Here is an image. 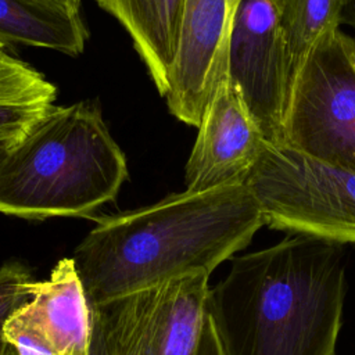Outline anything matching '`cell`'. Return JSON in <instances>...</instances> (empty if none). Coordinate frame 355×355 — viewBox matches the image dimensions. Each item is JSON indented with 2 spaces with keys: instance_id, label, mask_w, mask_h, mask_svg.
Returning a JSON list of instances; mask_svg holds the SVG:
<instances>
[{
  "instance_id": "ffe728a7",
  "label": "cell",
  "mask_w": 355,
  "mask_h": 355,
  "mask_svg": "<svg viewBox=\"0 0 355 355\" xmlns=\"http://www.w3.org/2000/svg\"><path fill=\"white\" fill-rule=\"evenodd\" d=\"M4 151H6V150H1V148H0V157H1V154H3Z\"/></svg>"
},
{
  "instance_id": "9a60e30c",
  "label": "cell",
  "mask_w": 355,
  "mask_h": 355,
  "mask_svg": "<svg viewBox=\"0 0 355 355\" xmlns=\"http://www.w3.org/2000/svg\"><path fill=\"white\" fill-rule=\"evenodd\" d=\"M35 283L31 270L18 261L7 262L0 268V355L6 348L4 324L11 313L32 297Z\"/></svg>"
},
{
  "instance_id": "9c48e42d",
  "label": "cell",
  "mask_w": 355,
  "mask_h": 355,
  "mask_svg": "<svg viewBox=\"0 0 355 355\" xmlns=\"http://www.w3.org/2000/svg\"><path fill=\"white\" fill-rule=\"evenodd\" d=\"M184 166L186 190L244 184L265 139L227 73L215 87Z\"/></svg>"
},
{
  "instance_id": "2e32d148",
  "label": "cell",
  "mask_w": 355,
  "mask_h": 355,
  "mask_svg": "<svg viewBox=\"0 0 355 355\" xmlns=\"http://www.w3.org/2000/svg\"><path fill=\"white\" fill-rule=\"evenodd\" d=\"M196 355H222L219 341L208 313L205 318V323L202 327V333H201V338H200V344Z\"/></svg>"
},
{
  "instance_id": "e0dca14e",
  "label": "cell",
  "mask_w": 355,
  "mask_h": 355,
  "mask_svg": "<svg viewBox=\"0 0 355 355\" xmlns=\"http://www.w3.org/2000/svg\"><path fill=\"white\" fill-rule=\"evenodd\" d=\"M341 24H347L355 28V0H345Z\"/></svg>"
},
{
  "instance_id": "7c38bea8",
  "label": "cell",
  "mask_w": 355,
  "mask_h": 355,
  "mask_svg": "<svg viewBox=\"0 0 355 355\" xmlns=\"http://www.w3.org/2000/svg\"><path fill=\"white\" fill-rule=\"evenodd\" d=\"M87 39L79 8L54 0H0V43L7 47L21 44L76 57Z\"/></svg>"
},
{
  "instance_id": "ac0fdd59",
  "label": "cell",
  "mask_w": 355,
  "mask_h": 355,
  "mask_svg": "<svg viewBox=\"0 0 355 355\" xmlns=\"http://www.w3.org/2000/svg\"><path fill=\"white\" fill-rule=\"evenodd\" d=\"M3 355H24V354H22L17 347H14V345L6 343V348H4Z\"/></svg>"
},
{
  "instance_id": "30bf717a",
  "label": "cell",
  "mask_w": 355,
  "mask_h": 355,
  "mask_svg": "<svg viewBox=\"0 0 355 355\" xmlns=\"http://www.w3.org/2000/svg\"><path fill=\"white\" fill-rule=\"evenodd\" d=\"M89 304L73 259H60L4 324V341L24 355H89Z\"/></svg>"
},
{
  "instance_id": "4fadbf2b",
  "label": "cell",
  "mask_w": 355,
  "mask_h": 355,
  "mask_svg": "<svg viewBox=\"0 0 355 355\" xmlns=\"http://www.w3.org/2000/svg\"><path fill=\"white\" fill-rule=\"evenodd\" d=\"M55 98L57 87L0 43V148L15 146Z\"/></svg>"
},
{
  "instance_id": "3957f363",
  "label": "cell",
  "mask_w": 355,
  "mask_h": 355,
  "mask_svg": "<svg viewBox=\"0 0 355 355\" xmlns=\"http://www.w3.org/2000/svg\"><path fill=\"white\" fill-rule=\"evenodd\" d=\"M129 178L96 100L53 105L0 157V214L92 218Z\"/></svg>"
},
{
  "instance_id": "277c9868",
  "label": "cell",
  "mask_w": 355,
  "mask_h": 355,
  "mask_svg": "<svg viewBox=\"0 0 355 355\" xmlns=\"http://www.w3.org/2000/svg\"><path fill=\"white\" fill-rule=\"evenodd\" d=\"M245 184L268 227L355 244L354 171L265 141Z\"/></svg>"
},
{
  "instance_id": "5bb4252c",
  "label": "cell",
  "mask_w": 355,
  "mask_h": 355,
  "mask_svg": "<svg viewBox=\"0 0 355 355\" xmlns=\"http://www.w3.org/2000/svg\"><path fill=\"white\" fill-rule=\"evenodd\" d=\"M294 79L312 46L338 29L345 0H275Z\"/></svg>"
},
{
  "instance_id": "d6986e66",
  "label": "cell",
  "mask_w": 355,
  "mask_h": 355,
  "mask_svg": "<svg viewBox=\"0 0 355 355\" xmlns=\"http://www.w3.org/2000/svg\"><path fill=\"white\" fill-rule=\"evenodd\" d=\"M58 1L61 4H65L68 7H73V8H80V0H54Z\"/></svg>"
},
{
  "instance_id": "8992f818",
  "label": "cell",
  "mask_w": 355,
  "mask_h": 355,
  "mask_svg": "<svg viewBox=\"0 0 355 355\" xmlns=\"http://www.w3.org/2000/svg\"><path fill=\"white\" fill-rule=\"evenodd\" d=\"M208 279L197 273L89 305V355H196Z\"/></svg>"
},
{
  "instance_id": "5b68a950",
  "label": "cell",
  "mask_w": 355,
  "mask_h": 355,
  "mask_svg": "<svg viewBox=\"0 0 355 355\" xmlns=\"http://www.w3.org/2000/svg\"><path fill=\"white\" fill-rule=\"evenodd\" d=\"M282 143L355 172V40L333 29L295 73Z\"/></svg>"
},
{
  "instance_id": "6da1fadb",
  "label": "cell",
  "mask_w": 355,
  "mask_h": 355,
  "mask_svg": "<svg viewBox=\"0 0 355 355\" xmlns=\"http://www.w3.org/2000/svg\"><path fill=\"white\" fill-rule=\"evenodd\" d=\"M265 226L248 186L184 190L97 219L72 254L87 304L211 275Z\"/></svg>"
},
{
  "instance_id": "7a4b0ae2",
  "label": "cell",
  "mask_w": 355,
  "mask_h": 355,
  "mask_svg": "<svg viewBox=\"0 0 355 355\" xmlns=\"http://www.w3.org/2000/svg\"><path fill=\"white\" fill-rule=\"evenodd\" d=\"M345 293L344 245L290 234L232 257L207 313L222 355H337Z\"/></svg>"
},
{
  "instance_id": "8fae6325",
  "label": "cell",
  "mask_w": 355,
  "mask_h": 355,
  "mask_svg": "<svg viewBox=\"0 0 355 355\" xmlns=\"http://www.w3.org/2000/svg\"><path fill=\"white\" fill-rule=\"evenodd\" d=\"M183 0H96L132 39L157 92L165 97L178 47Z\"/></svg>"
},
{
  "instance_id": "52a82bcc",
  "label": "cell",
  "mask_w": 355,
  "mask_h": 355,
  "mask_svg": "<svg viewBox=\"0 0 355 355\" xmlns=\"http://www.w3.org/2000/svg\"><path fill=\"white\" fill-rule=\"evenodd\" d=\"M227 78L265 141L282 143L293 78L275 0L240 1L229 37Z\"/></svg>"
},
{
  "instance_id": "ba28073f",
  "label": "cell",
  "mask_w": 355,
  "mask_h": 355,
  "mask_svg": "<svg viewBox=\"0 0 355 355\" xmlns=\"http://www.w3.org/2000/svg\"><path fill=\"white\" fill-rule=\"evenodd\" d=\"M241 0H183L178 47L169 89V112L198 128L207 104L227 73V47L234 14Z\"/></svg>"
}]
</instances>
